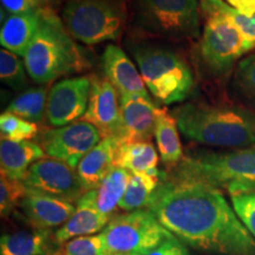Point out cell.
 I'll return each mask as SVG.
<instances>
[{
    "label": "cell",
    "instance_id": "cell-5",
    "mask_svg": "<svg viewBox=\"0 0 255 255\" xmlns=\"http://www.w3.org/2000/svg\"><path fill=\"white\" fill-rule=\"evenodd\" d=\"M169 176L225 190L232 197L255 194V144L229 151H199L184 156Z\"/></svg>",
    "mask_w": 255,
    "mask_h": 255
},
{
    "label": "cell",
    "instance_id": "cell-16",
    "mask_svg": "<svg viewBox=\"0 0 255 255\" xmlns=\"http://www.w3.org/2000/svg\"><path fill=\"white\" fill-rule=\"evenodd\" d=\"M104 77L119 91L120 97L141 96L152 100L149 95L141 72L120 46L109 44L102 55Z\"/></svg>",
    "mask_w": 255,
    "mask_h": 255
},
{
    "label": "cell",
    "instance_id": "cell-4",
    "mask_svg": "<svg viewBox=\"0 0 255 255\" xmlns=\"http://www.w3.org/2000/svg\"><path fill=\"white\" fill-rule=\"evenodd\" d=\"M27 73L39 85L89 69L81 47L51 6L40 8L39 27L24 56Z\"/></svg>",
    "mask_w": 255,
    "mask_h": 255
},
{
    "label": "cell",
    "instance_id": "cell-33",
    "mask_svg": "<svg viewBox=\"0 0 255 255\" xmlns=\"http://www.w3.org/2000/svg\"><path fill=\"white\" fill-rule=\"evenodd\" d=\"M232 205L242 223L255 239V194L232 197Z\"/></svg>",
    "mask_w": 255,
    "mask_h": 255
},
{
    "label": "cell",
    "instance_id": "cell-18",
    "mask_svg": "<svg viewBox=\"0 0 255 255\" xmlns=\"http://www.w3.org/2000/svg\"><path fill=\"white\" fill-rule=\"evenodd\" d=\"M55 232L33 228L6 233L0 239V255H60Z\"/></svg>",
    "mask_w": 255,
    "mask_h": 255
},
{
    "label": "cell",
    "instance_id": "cell-20",
    "mask_svg": "<svg viewBox=\"0 0 255 255\" xmlns=\"http://www.w3.org/2000/svg\"><path fill=\"white\" fill-rule=\"evenodd\" d=\"M45 157L43 148L33 141H0V167L1 174L12 180L23 182L28 169L34 162Z\"/></svg>",
    "mask_w": 255,
    "mask_h": 255
},
{
    "label": "cell",
    "instance_id": "cell-37",
    "mask_svg": "<svg viewBox=\"0 0 255 255\" xmlns=\"http://www.w3.org/2000/svg\"><path fill=\"white\" fill-rule=\"evenodd\" d=\"M33 1L36 2L38 7H45V6H49V5L46 4L45 0H33Z\"/></svg>",
    "mask_w": 255,
    "mask_h": 255
},
{
    "label": "cell",
    "instance_id": "cell-6",
    "mask_svg": "<svg viewBox=\"0 0 255 255\" xmlns=\"http://www.w3.org/2000/svg\"><path fill=\"white\" fill-rule=\"evenodd\" d=\"M129 20L139 38L183 41L200 34L197 0H128Z\"/></svg>",
    "mask_w": 255,
    "mask_h": 255
},
{
    "label": "cell",
    "instance_id": "cell-21",
    "mask_svg": "<svg viewBox=\"0 0 255 255\" xmlns=\"http://www.w3.org/2000/svg\"><path fill=\"white\" fill-rule=\"evenodd\" d=\"M40 8L26 13L11 14L5 19L0 30V43L4 49L24 58L27 47L39 27Z\"/></svg>",
    "mask_w": 255,
    "mask_h": 255
},
{
    "label": "cell",
    "instance_id": "cell-14",
    "mask_svg": "<svg viewBox=\"0 0 255 255\" xmlns=\"http://www.w3.org/2000/svg\"><path fill=\"white\" fill-rule=\"evenodd\" d=\"M26 189V195L19 208L33 228L50 231L60 228L75 213L76 203L31 188Z\"/></svg>",
    "mask_w": 255,
    "mask_h": 255
},
{
    "label": "cell",
    "instance_id": "cell-38",
    "mask_svg": "<svg viewBox=\"0 0 255 255\" xmlns=\"http://www.w3.org/2000/svg\"><path fill=\"white\" fill-rule=\"evenodd\" d=\"M45 1H46L47 5L51 6V5H53V4H58V2L62 1V0H45Z\"/></svg>",
    "mask_w": 255,
    "mask_h": 255
},
{
    "label": "cell",
    "instance_id": "cell-9",
    "mask_svg": "<svg viewBox=\"0 0 255 255\" xmlns=\"http://www.w3.org/2000/svg\"><path fill=\"white\" fill-rule=\"evenodd\" d=\"M205 18L202 37L199 45V58L202 68L213 77H221L238 65L255 45L248 41L234 25L220 15Z\"/></svg>",
    "mask_w": 255,
    "mask_h": 255
},
{
    "label": "cell",
    "instance_id": "cell-28",
    "mask_svg": "<svg viewBox=\"0 0 255 255\" xmlns=\"http://www.w3.org/2000/svg\"><path fill=\"white\" fill-rule=\"evenodd\" d=\"M232 90L245 107L255 111V52L245 56L235 66Z\"/></svg>",
    "mask_w": 255,
    "mask_h": 255
},
{
    "label": "cell",
    "instance_id": "cell-10",
    "mask_svg": "<svg viewBox=\"0 0 255 255\" xmlns=\"http://www.w3.org/2000/svg\"><path fill=\"white\" fill-rule=\"evenodd\" d=\"M102 139L100 130L84 120L55 129H45L37 136V143L45 155L75 169Z\"/></svg>",
    "mask_w": 255,
    "mask_h": 255
},
{
    "label": "cell",
    "instance_id": "cell-26",
    "mask_svg": "<svg viewBox=\"0 0 255 255\" xmlns=\"http://www.w3.org/2000/svg\"><path fill=\"white\" fill-rule=\"evenodd\" d=\"M159 180L161 173L159 175L131 174L126 194L120 203V208L124 212H133L148 207L157 189Z\"/></svg>",
    "mask_w": 255,
    "mask_h": 255
},
{
    "label": "cell",
    "instance_id": "cell-30",
    "mask_svg": "<svg viewBox=\"0 0 255 255\" xmlns=\"http://www.w3.org/2000/svg\"><path fill=\"white\" fill-rule=\"evenodd\" d=\"M0 132L1 138L21 142L30 141L39 135L40 131L37 123L30 122L5 110L0 116Z\"/></svg>",
    "mask_w": 255,
    "mask_h": 255
},
{
    "label": "cell",
    "instance_id": "cell-34",
    "mask_svg": "<svg viewBox=\"0 0 255 255\" xmlns=\"http://www.w3.org/2000/svg\"><path fill=\"white\" fill-rule=\"evenodd\" d=\"M143 255H190L187 245H184L180 239L174 234L164 239L154 250Z\"/></svg>",
    "mask_w": 255,
    "mask_h": 255
},
{
    "label": "cell",
    "instance_id": "cell-19",
    "mask_svg": "<svg viewBox=\"0 0 255 255\" xmlns=\"http://www.w3.org/2000/svg\"><path fill=\"white\" fill-rule=\"evenodd\" d=\"M119 145L113 137H107L82 159L76 170L85 191L98 189L105 176L116 167L115 161Z\"/></svg>",
    "mask_w": 255,
    "mask_h": 255
},
{
    "label": "cell",
    "instance_id": "cell-2",
    "mask_svg": "<svg viewBox=\"0 0 255 255\" xmlns=\"http://www.w3.org/2000/svg\"><path fill=\"white\" fill-rule=\"evenodd\" d=\"M190 141L208 146L241 149L255 144V111L237 104L184 102L171 111Z\"/></svg>",
    "mask_w": 255,
    "mask_h": 255
},
{
    "label": "cell",
    "instance_id": "cell-17",
    "mask_svg": "<svg viewBox=\"0 0 255 255\" xmlns=\"http://www.w3.org/2000/svg\"><path fill=\"white\" fill-rule=\"evenodd\" d=\"M109 221L110 219L102 214L97 207V190H89L77 201L71 218L55 232L56 239L63 246L75 238L102 232Z\"/></svg>",
    "mask_w": 255,
    "mask_h": 255
},
{
    "label": "cell",
    "instance_id": "cell-13",
    "mask_svg": "<svg viewBox=\"0 0 255 255\" xmlns=\"http://www.w3.org/2000/svg\"><path fill=\"white\" fill-rule=\"evenodd\" d=\"M83 120L94 124L103 138L121 135V97L105 77L91 76V91L88 110Z\"/></svg>",
    "mask_w": 255,
    "mask_h": 255
},
{
    "label": "cell",
    "instance_id": "cell-1",
    "mask_svg": "<svg viewBox=\"0 0 255 255\" xmlns=\"http://www.w3.org/2000/svg\"><path fill=\"white\" fill-rule=\"evenodd\" d=\"M148 209L171 234L194 250L255 255V239L218 188L161 173Z\"/></svg>",
    "mask_w": 255,
    "mask_h": 255
},
{
    "label": "cell",
    "instance_id": "cell-7",
    "mask_svg": "<svg viewBox=\"0 0 255 255\" xmlns=\"http://www.w3.org/2000/svg\"><path fill=\"white\" fill-rule=\"evenodd\" d=\"M62 20L73 39L85 45L116 41L129 20V1L65 0Z\"/></svg>",
    "mask_w": 255,
    "mask_h": 255
},
{
    "label": "cell",
    "instance_id": "cell-35",
    "mask_svg": "<svg viewBox=\"0 0 255 255\" xmlns=\"http://www.w3.org/2000/svg\"><path fill=\"white\" fill-rule=\"evenodd\" d=\"M2 8L11 14H21L33 11L38 7L33 0H1Z\"/></svg>",
    "mask_w": 255,
    "mask_h": 255
},
{
    "label": "cell",
    "instance_id": "cell-36",
    "mask_svg": "<svg viewBox=\"0 0 255 255\" xmlns=\"http://www.w3.org/2000/svg\"><path fill=\"white\" fill-rule=\"evenodd\" d=\"M225 1L242 14L248 17L255 14V0H225Z\"/></svg>",
    "mask_w": 255,
    "mask_h": 255
},
{
    "label": "cell",
    "instance_id": "cell-31",
    "mask_svg": "<svg viewBox=\"0 0 255 255\" xmlns=\"http://www.w3.org/2000/svg\"><path fill=\"white\" fill-rule=\"evenodd\" d=\"M26 187L20 181L12 180L1 174L0 177V213L1 218H8L19 207L26 195Z\"/></svg>",
    "mask_w": 255,
    "mask_h": 255
},
{
    "label": "cell",
    "instance_id": "cell-25",
    "mask_svg": "<svg viewBox=\"0 0 255 255\" xmlns=\"http://www.w3.org/2000/svg\"><path fill=\"white\" fill-rule=\"evenodd\" d=\"M50 88L47 85L30 88L19 94L6 111L33 123H41L46 119V104Z\"/></svg>",
    "mask_w": 255,
    "mask_h": 255
},
{
    "label": "cell",
    "instance_id": "cell-27",
    "mask_svg": "<svg viewBox=\"0 0 255 255\" xmlns=\"http://www.w3.org/2000/svg\"><path fill=\"white\" fill-rule=\"evenodd\" d=\"M200 11L202 17L215 14L227 19L241 32L242 36L255 45V14L252 17L242 14L223 0H200Z\"/></svg>",
    "mask_w": 255,
    "mask_h": 255
},
{
    "label": "cell",
    "instance_id": "cell-12",
    "mask_svg": "<svg viewBox=\"0 0 255 255\" xmlns=\"http://www.w3.org/2000/svg\"><path fill=\"white\" fill-rule=\"evenodd\" d=\"M26 188L77 203L85 191L77 170L59 159L44 157L34 162L23 181Z\"/></svg>",
    "mask_w": 255,
    "mask_h": 255
},
{
    "label": "cell",
    "instance_id": "cell-24",
    "mask_svg": "<svg viewBox=\"0 0 255 255\" xmlns=\"http://www.w3.org/2000/svg\"><path fill=\"white\" fill-rule=\"evenodd\" d=\"M131 173L127 169L114 167L105 176L97 190V207L102 214L107 218H113L115 210L120 207L127 187L129 184Z\"/></svg>",
    "mask_w": 255,
    "mask_h": 255
},
{
    "label": "cell",
    "instance_id": "cell-22",
    "mask_svg": "<svg viewBox=\"0 0 255 255\" xmlns=\"http://www.w3.org/2000/svg\"><path fill=\"white\" fill-rule=\"evenodd\" d=\"M176 119L165 108L156 110L155 138L162 162L173 169L183 159V149L181 144Z\"/></svg>",
    "mask_w": 255,
    "mask_h": 255
},
{
    "label": "cell",
    "instance_id": "cell-23",
    "mask_svg": "<svg viewBox=\"0 0 255 255\" xmlns=\"http://www.w3.org/2000/svg\"><path fill=\"white\" fill-rule=\"evenodd\" d=\"M115 165L127 169L131 174L159 175L157 170L158 154L150 141L120 144Z\"/></svg>",
    "mask_w": 255,
    "mask_h": 255
},
{
    "label": "cell",
    "instance_id": "cell-15",
    "mask_svg": "<svg viewBox=\"0 0 255 255\" xmlns=\"http://www.w3.org/2000/svg\"><path fill=\"white\" fill-rule=\"evenodd\" d=\"M156 105L152 100L130 96L121 97V135L119 144L150 141L155 135Z\"/></svg>",
    "mask_w": 255,
    "mask_h": 255
},
{
    "label": "cell",
    "instance_id": "cell-32",
    "mask_svg": "<svg viewBox=\"0 0 255 255\" xmlns=\"http://www.w3.org/2000/svg\"><path fill=\"white\" fill-rule=\"evenodd\" d=\"M60 255H108L101 235L75 238L64 244Z\"/></svg>",
    "mask_w": 255,
    "mask_h": 255
},
{
    "label": "cell",
    "instance_id": "cell-8",
    "mask_svg": "<svg viewBox=\"0 0 255 255\" xmlns=\"http://www.w3.org/2000/svg\"><path fill=\"white\" fill-rule=\"evenodd\" d=\"M100 235L108 255H143L171 233L150 210L138 209L113 216Z\"/></svg>",
    "mask_w": 255,
    "mask_h": 255
},
{
    "label": "cell",
    "instance_id": "cell-29",
    "mask_svg": "<svg viewBox=\"0 0 255 255\" xmlns=\"http://www.w3.org/2000/svg\"><path fill=\"white\" fill-rule=\"evenodd\" d=\"M28 73L25 63L11 51H0V78L14 91H25L28 88Z\"/></svg>",
    "mask_w": 255,
    "mask_h": 255
},
{
    "label": "cell",
    "instance_id": "cell-11",
    "mask_svg": "<svg viewBox=\"0 0 255 255\" xmlns=\"http://www.w3.org/2000/svg\"><path fill=\"white\" fill-rule=\"evenodd\" d=\"M91 91V76L64 78L49 90L46 121L53 127L77 122L88 110Z\"/></svg>",
    "mask_w": 255,
    "mask_h": 255
},
{
    "label": "cell",
    "instance_id": "cell-3",
    "mask_svg": "<svg viewBox=\"0 0 255 255\" xmlns=\"http://www.w3.org/2000/svg\"><path fill=\"white\" fill-rule=\"evenodd\" d=\"M126 46L158 104H182L194 95L196 81L189 63L167 41L133 37Z\"/></svg>",
    "mask_w": 255,
    "mask_h": 255
}]
</instances>
